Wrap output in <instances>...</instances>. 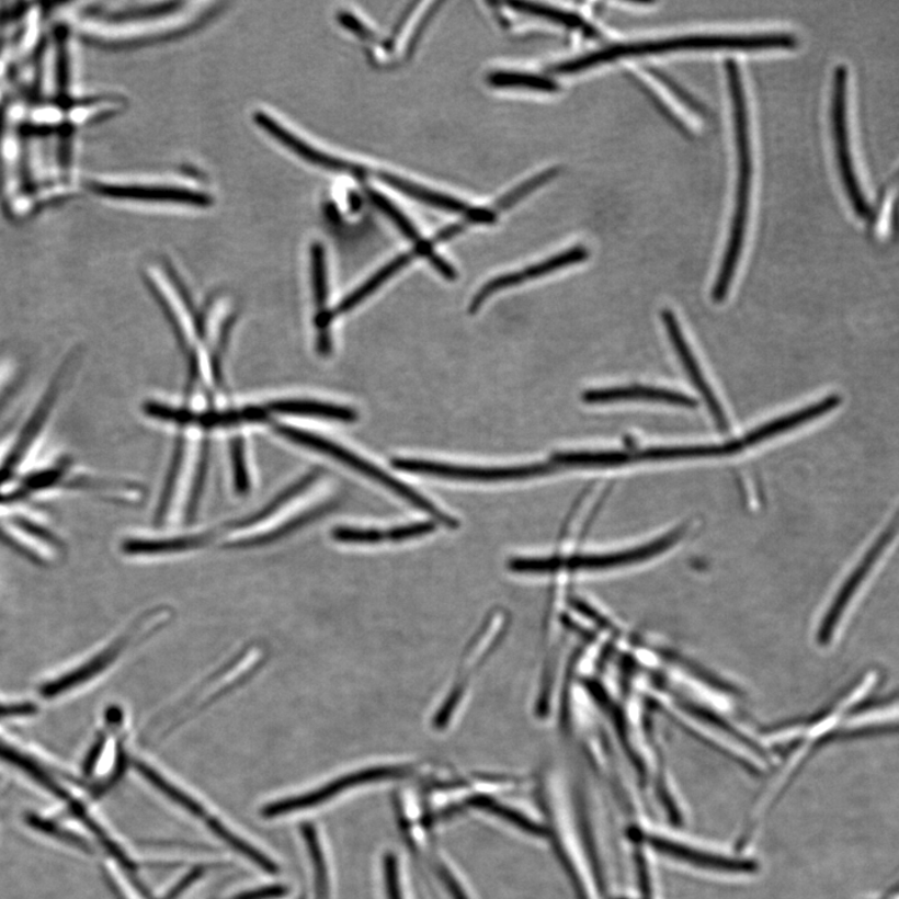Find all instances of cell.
I'll use <instances>...</instances> for the list:
<instances>
[{
	"instance_id": "cell-6",
	"label": "cell",
	"mask_w": 899,
	"mask_h": 899,
	"mask_svg": "<svg viewBox=\"0 0 899 899\" xmlns=\"http://www.w3.org/2000/svg\"><path fill=\"white\" fill-rule=\"evenodd\" d=\"M847 79L849 71L844 66L835 68L833 77L832 124L835 157L851 204L858 217L865 218L869 214L868 204L862 187L858 184L856 169L853 166L851 152L849 123H847Z\"/></svg>"
},
{
	"instance_id": "cell-16",
	"label": "cell",
	"mask_w": 899,
	"mask_h": 899,
	"mask_svg": "<svg viewBox=\"0 0 899 899\" xmlns=\"http://www.w3.org/2000/svg\"><path fill=\"white\" fill-rule=\"evenodd\" d=\"M683 533H685V530L678 528L676 532H673L650 545L637 548V550L605 556L580 557V559L569 560L568 562H566V566H568L569 569L574 570H596L615 568V566H623L627 564L642 561L649 559V557L658 555L663 550H667L668 547H671L674 543L678 542V539L683 535Z\"/></svg>"
},
{
	"instance_id": "cell-13",
	"label": "cell",
	"mask_w": 899,
	"mask_h": 899,
	"mask_svg": "<svg viewBox=\"0 0 899 899\" xmlns=\"http://www.w3.org/2000/svg\"><path fill=\"white\" fill-rule=\"evenodd\" d=\"M96 191L123 200L169 202L196 206H206L212 203L208 195L173 186H144V185H98Z\"/></svg>"
},
{
	"instance_id": "cell-18",
	"label": "cell",
	"mask_w": 899,
	"mask_h": 899,
	"mask_svg": "<svg viewBox=\"0 0 899 899\" xmlns=\"http://www.w3.org/2000/svg\"><path fill=\"white\" fill-rule=\"evenodd\" d=\"M135 767H137L144 778H146L149 784L155 786L159 793L163 794L170 799V801L174 803L179 807H182L189 815L194 816L197 820L203 821L204 823L208 822L213 817L210 813L206 812V809L200 801H196V799L186 794L185 790L177 787L172 784V782H169L166 777L161 776L159 772L148 766L147 763L139 761L135 762Z\"/></svg>"
},
{
	"instance_id": "cell-26",
	"label": "cell",
	"mask_w": 899,
	"mask_h": 899,
	"mask_svg": "<svg viewBox=\"0 0 899 899\" xmlns=\"http://www.w3.org/2000/svg\"><path fill=\"white\" fill-rule=\"evenodd\" d=\"M144 411H146L147 416L151 418L161 421L173 422V424L180 426L195 424L197 416V413L189 409H177L159 402L146 403V407H144Z\"/></svg>"
},
{
	"instance_id": "cell-30",
	"label": "cell",
	"mask_w": 899,
	"mask_h": 899,
	"mask_svg": "<svg viewBox=\"0 0 899 899\" xmlns=\"http://www.w3.org/2000/svg\"><path fill=\"white\" fill-rule=\"evenodd\" d=\"M650 70H651V75L656 79H659L660 82L670 90L671 94L674 98L679 99V102H681L683 105L690 107L691 111H694L696 113L701 112V107L695 102V99H692L691 95H689L685 92V90L681 89L679 84L672 82V79H670L667 75L661 73V71H659V70H656V69H650Z\"/></svg>"
},
{
	"instance_id": "cell-21",
	"label": "cell",
	"mask_w": 899,
	"mask_h": 899,
	"mask_svg": "<svg viewBox=\"0 0 899 899\" xmlns=\"http://www.w3.org/2000/svg\"><path fill=\"white\" fill-rule=\"evenodd\" d=\"M508 5L514 8L519 13L542 18V20L566 26V29L580 30L588 35L598 34L595 30L591 29V26L582 20L581 16L570 12H565L562 9L526 2H512Z\"/></svg>"
},
{
	"instance_id": "cell-20",
	"label": "cell",
	"mask_w": 899,
	"mask_h": 899,
	"mask_svg": "<svg viewBox=\"0 0 899 899\" xmlns=\"http://www.w3.org/2000/svg\"><path fill=\"white\" fill-rule=\"evenodd\" d=\"M269 412L265 408L247 407L244 409L227 410V411H206L197 413L196 425L203 429L212 430L217 428H229L244 422H260L268 419Z\"/></svg>"
},
{
	"instance_id": "cell-19",
	"label": "cell",
	"mask_w": 899,
	"mask_h": 899,
	"mask_svg": "<svg viewBox=\"0 0 899 899\" xmlns=\"http://www.w3.org/2000/svg\"><path fill=\"white\" fill-rule=\"evenodd\" d=\"M301 833L312 867L315 899H330V877L326 852L311 823L301 826Z\"/></svg>"
},
{
	"instance_id": "cell-23",
	"label": "cell",
	"mask_w": 899,
	"mask_h": 899,
	"mask_svg": "<svg viewBox=\"0 0 899 899\" xmlns=\"http://www.w3.org/2000/svg\"><path fill=\"white\" fill-rule=\"evenodd\" d=\"M318 471L308 474L300 481L294 483L292 488L286 489L281 494H277V497L272 502L268 503V505L264 509H262V511H259L257 512V514L251 515L247 519H242L241 521H237V523H232L231 525H229V528L231 527L237 530L240 527H247L250 525H255L260 523V521L266 520L270 515L275 514V512L278 509L284 507L286 502H289L293 498H295L296 494H299L305 489H307L309 485H311L315 481V479L318 478Z\"/></svg>"
},
{
	"instance_id": "cell-29",
	"label": "cell",
	"mask_w": 899,
	"mask_h": 899,
	"mask_svg": "<svg viewBox=\"0 0 899 899\" xmlns=\"http://www.w3.org/2000/svg\"><path fill=\"white\" fill-rule=\"evenodd\" d=\"M332 536L340 543L346 544H376L382 543L385 533L377 532V530H359L352 527H338Z\"/></svg>"
},
{
	"instance_id": "cell-17",
	"label": "cell",
	"mask_w": 899,
	"mask_h": 899,
	"mask_svg": "<svg viewBox=\"0 0 899 899\" xmlns=\"http://www.w3.org/2000/svg\"><path fill=\"white\" fill-rule=\"evenodd\" d=\"M265 409L268 412L285 413V416L317 417L348 422V424L357 419V413L353 409L318 401H273L268 403Z\"/></svg>"
},
{
	"instance_id": "cell-32",
	"label": "cell",
	"mask_w": 899,
	"mask_h": 899,
	"mask_svg": "<svg viewBox=\"0 0 899 899\" xmlns=\"http://www.w3.org/2000/svg\"><path fill=\"white\" fill-rule=\"evenodd\" d=\"M286 894L287 888L284 886H268L264 888L254 889V891L238 895L230 899H275L283 897Z\"/></svg>"
},
{
	"instance_id": "cell-7",
	"label": "cell",
	"mask_w": 899,
	"mask_h": 899,
	"mask_svg": "<svg viewBox=\"0 0 899 899\" xmlns=\"http://www.w3.org/2000/svg\"><path fill=\"white\" fill-rule=\"evenodd\" d=\"M405 770L401 767H374L346 773V775L328 782L311 793L294 796L269 804L263 808L262 816L265 818H274L285 816L294 812L304 811V809L317 807L319 805L331 801L332 798L348 793L349 789L374 784V782L385 781L389 778L401 777Z\"/></svg>"
},
{
	"instance_id": "cell-10",
	"label": "cell",
	"mask_w": 899,
	"mask_h": 899,
	"mask_svg": "<svg viewBox=\"0 0 899 899\" xmlns=\"http://www.w3.org/2000/svg\"><path fill=\"white\" fill-rule=\"evenodd\" d=\"M379 178L386 185L397 189L398 192L412 197V200L434 206V208L443 209L450 213L464 214L475 223L490 224L497 219L491 210L474 209L471 206L462 201L455 200L453 196L429 191V189L424 186L413 184L397 175L382 173Z\"/></svg>"
},
{
	"instance_id": "cell-14",
	"label": "cell",
	"mask_w": 899,
	"mask_h": 899,
	"mask_svg": "<svg viewBox=\"0 0 899 899\" xmlns=\"http://www.w3.org/2000/svg\"><path fill=\"white\" fill-rule=\"evenodd\" d=\"M255 122L265 132L273 135L276 140L284 144L286 148L292 149L295 155H298L303 159L309 161V163L337 170V172H352V164H349L346 161L339 158L326 155V152L319 151L318 149L309 146L308 143H305L303 139L296 137L295 134L287 130L282 124H278L273 116L259 112L255 114Z\"/></svg>"
},
{
	"instance_id": "cell-28",
	"label": "cell",
	"mask_w": 899,
	"mask_h": 899,
	"mask_svg": "<svg viewBox=\"0 0 899 899\" xmlns=\"http://www.w3.org/2000/svg\"><path fill=\"white\" fill-rule=\"evenodd\" d=\"M557 174H559V170L550 169L543 174H538L533 179L527 180V182L516 187L514 192H511L508 195L503 196L502 200L499 202V208H509V206H512L515 203H517L521 200V197H524L527 194L534 192L535 189H537L538 186H543L548 182V180H551Z\"/></svg>"
},
{
	"instance_id": "cell-27",
	"label": "cell",
	"mask_w": 899,
	"mask_h": 899,
	"mask_svg": "<svg viewBox=\"0 0 899 899\" xmlns=\"http://www.w3.org/2000/svg\"><path fill=\"white\" fill-rule=\"evenodd\" d=\"M231 458L234 467V482L237 492L244 494L249 491V476L247 470L244 442L242 437H234L231 442Z\"/></svg>"
},
{
	"instance_id": "cell-15",
	"label": "cell",
	"mask_w": 899,
	"mask_h": 899,
	"mask_svg": "<svg viewBox=\"0 0 899 899\" xmlns=\"http://www.w3.org/2000/svg\"><path fill=\"white\" fill-rule=\"evenodd\" d=\"M895 533V527L887 528L886 533L884 534L883 538H879L880 542L877 543L876 547L874 548L875 551L866 557L865 561H863L860 568L852 573L851 580L847 583L843 584L839 596L834 599V602L829 610V614H827L821 631V640L827 641V638L831 637L834 633L835 626L839 624V618L844 614L847 606L850 605L851 599L856 595V589L861 588L863 583H865L872 568H875L876 562L878 561V556L883 554V548L887 545L889 537L891 534Z\"/></svg>"
},
{
	"instance_id": "cell-4",
	"label": "cell",
	"mask_w": 899,
	"mask_h": 899,
	"mask_svg": "<svg viewBox=\"0 0 899 899\" xmlns=\"http://www.w3.org/2000/svg\"><path fill=\"white\" fill-rule=\"evenodd\" d=\"M391 465L395 469L405 473L436 476V478L450 480L478 482L525 480L561 471L559 467L551 462L521 466L478 467L416 460V458H394Z\"/></svg>"
},
{
	"instance_id": "cell-5",
	"label": "cell",
	"mask_w": 899,
	"mask_h": 899,
	"mask_svg": "<svg viewBox=\"0 0 899 899\" xmlns=\"http://www.w3.org/2000/svg\"><path fill=\"white\" fill-rule=\"evenodd\" d=\"M151 615L150 617L141 619L140 623L134 624L128 631H125L111 644L103 647L99 651L87 659V661L79 663L73 670L59 674L58 678L43 683L39 692L45 698H57L75 691L79 686L87 685L88 682L94 681L99 674H103L107 668L118 661L116 659L127 651L128 647L139 641V638L146 637L150 634L152 628Z\"/></svg>"
},
{
	"instance_id": "cell-25",
	"label": "cell",
	"mask_w": 899,
	"mask_h": 899,
	"mask_svg": "<svg viewBox=\"0 0 899 899\" xmlns=\"http://www.w3.org/2000/svg\"><path fill=\"white\" fill-rule=\"evenodd\" d=\"M312 285L315 301L320 311H323L328 298L326 253L320 244L314 246L312 253Z\"/></svg>"
},
{
	"instance_id": "cell-12",
	"label": "cell",
	"mask_w": 899,
	"mask_h": 899,
	"mask_svg": "<svg viewBox=\"0 0 899 899\" xmlns=\"http://www.w3.org/2000/svg\"><path fill=\"white\" fill-rule=\"evenodd\" d=\"M583 402L587 403H610L619 401H655L676 407L694 408L697 405L695 399L687 395L668 389L651 388V386L633 385L623 388L588 390L582 395Z\"/></svg>"
},
{
	"instance_id": "cell-8",
	"label": "cell",
	"mask_w": 899,
	"mask_h": 899,
	"mask_svg": "<svg viewBox=\"0 0 899 899\" xmlns=\"http://www.w3.org/2000/svg\"><path fill=\"white\" fill-rule=\"evenodd\" d=\"M588 257L589 253L587 249L583 247H577L565 251V253L546 259L543 263H537L524 270H520V272L494 277L492 281L485 284L478 293H476L471 304L469 305V314L475 315L476 312H479L482 305L487 303L492 295L501 291H505L508 287L524 284L532 281V278L551 274L556 272V270L566 266L582 263L588 259Z\"/></svg>"
},
{
	"instance_id": "cell-22",
	"label": "cell",
	"mask_w": 899,
	"mask_h": 899,
	"mask_svg": "<svg viewBox=\"0 0 899 899\" xmlns=\"http://www.w3.org/2000/svg\"><path fill=\"white\" fill-rule=\"evenodd\" d=\"M489 84L494 88H525L544 93H556L559 90L551 78L517 71H494L489 76Z\"/></svg>"
},
{
	"instance_id": "cell-11",
	"label": "cell",
	"mask_w": 899,
	"mask_h": 899,
	"mask_svg": "<svg viewBox=\"0 0 899 899\" xmlns=\"http://www.w3.org/2000/svg\"><path fill=\"white\" fill-rule=\"evenodd\" d=\"M419 257L417 251L413 250L411 253L402 254L392 260V262L386 264L384 268L376 272L368 281H366L362 286H359L357 289L348 295L346 298L341 301L334 310L330 311H319L317 320V327L320 331L319 339H327L329 338L327 334V330L330 327V322L335 318L340 317V315H344L349 311H352L360 303H363L367 296L374 294L382 285L389 281L395 274L399 273L401 269L409 265L413 258Z\"/></svg>"
},
{
	"instance_id": "cell-2",
	"label": "cell",
	"mask_w": 899,
	"mask_h": 899,
	"mask_svg": "<svg viewBox=\"0 0 899 899\" xmlns=\"http://www.w3.org/2000/svg\"><path fill=\"white\" fill-rule=\"evenodd\" d=\"M777 41L772 34L751 35H686L662 41H649L628 44H617L613 47L602 49L587 56L561 62L553 67L556 75H572L584 69L604 65V62L627 57L651 56V54H662L690 49H771L775 48Z\"/></svg>"
},
{
	"instance_id": "cell-24",
	"label": "cell",
	"mask_w": 899,
	"mask_h": 899,
	"mask_svg": "<svg viewBox=\"0 0 899 899\" xmlns=\"http://www.w3.org/2000/svg\"><path fill=\"white\" fill-rule=\"evenodd\" d=\"M368 196H371L372 202L379 208L386 217H388L400 231L403 234L405 237L408 239L416 241L417 244L421 241L419 232L416 227L411 224V221L405 217V215L395 206L391 202L386 200L384 195L376 192H368Z\"/></svg>"
},
{
	"instance_id": "cell-1",
	"label": "cell",
	"mask_w": 899,
	"mask_h": 899,
	"mask_svg": "<svg viewBox=\"0 0 899 899\" xmlns=\"http://www.w3.org/2000/svg\"><path fill=\"white\" fill-rule=\"evenodd\" d=\"M726 75L733 107V125L737 151V184L735 212L730 238L714 285V300L722 303L730 291L737 265H739L748 230L749 209L752 184V149L749 123L748 102L739 65L733 59L726 61Z\"/></svg>"
},
{
	"instance_id": "cell-9",
	"label": "cell",
	"mask_w": 899,
	"mask_h": 899,
	"mask_svg": "<svg viewBox=\"0 0 899 899\" xmlns=\"http://www.w3.org/2000/svg\"><path fill=\"white\" fill-rule=\"evenodd\" d=\"M662 320L671 339L674 352L679 355L680 362L690 376L692 384H694L695 388L701 392V395H703L704 400L706 401L709 411H712L718 428L726 431L728 429V421L721 403L718 402L712 386L708 385L705 375L701 372L697 360L694 353L691 352V348L687 344L685 335H683L676 317H674L671 310H664L662 312Z\"/></svg>"
},
{
	"instance_id": "cell-3",
	"label": "cell",
	"mask_w": 899,
	"mask_h": 899,
	"mask_svg": "<svg viewBox=\"0 0 899 899\" xmlns=\"http://www.w3.org/2000/svg\"><path fill=\"white\" fill-rule=\"evenodd\" d=\"M275 430L276 433L289 439L291 442L312 448L315 452L335 458V460L352 467V469L360 474H363L366 478L382 483L386 489L399 494V497L412 503L413 507H417L420 510L428 512V514L434 516L436 520L442 521L443 524L447 526L456 525V521L454 519L445 515L444 512L440 511L434 505V503H431L428 499L421 497L420 493L413 491L408 487V485L392 478V476L383 471L380 467L364 460L363 457L348 452V450L343 446H339L334 443L328 442V440L323 437L305 433V431L292 426L275 425Z\"/></svg>"
},
{
	"instance_id": "cell-31",
	"label": "cell",
	"mask_w": 899,
	"mask_h": 899,
	"mask_svg": "<svg viewBox=\"0 0 899 899\" xmlns=\"http://www.w3.org/2000/svg\"><path fill=\"white\" fill-rule=\"evenodd\" d=\"M434 527V524L431 523L413 524L390 530V532L385 533V537L386 539H392V542H400V539L429 534L433 532Z\"/></svg>"
}]
</instances>
